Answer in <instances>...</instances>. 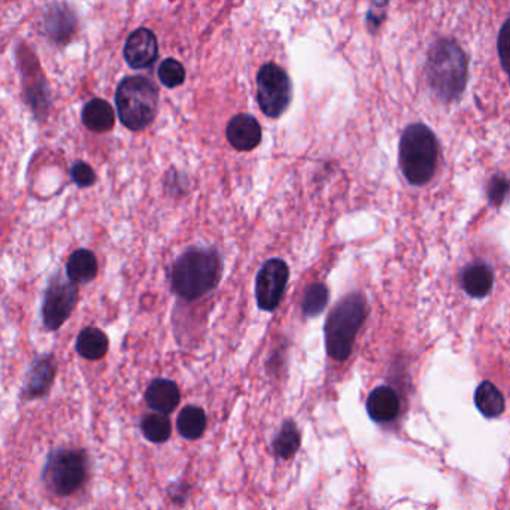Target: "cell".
<instances>
[{
  "label": "cell",
  "instance_id": "26",
  "mask_svg": "<svg viewBox=\"0 0 510 510\" xmlns=\"http://www.w3.org/2000/svg\"><path fill=\"white\" fill-rule=\"evenodd\" d=\"M71 178L80 188H89L96 183V174L85 162H75L71 167Z\"/></svg>",
  "mask_w": 510,
  "mask_h": 510
},
{
  "label": "cell",
  "instance_id": "4",
  "mask_svg": "<svg viewBox=\"0 0 510 510\" xmlns=\"http://www.w3.org/2000/svg\"><path fill=\"white\" fill-rule=\"evenodd\" d=\"M366 315V298L360 293L349 294L330 312L326 323V348L333 360L344 362L351 355Z\"/></svg>",
  "mask_w": 510,
  "mask_h": 510
},
{
  "label": "cell",
  "instance_id": "17",
  "mask_svg": "<svg viewBox=\"0 0 510 510\" xmlns=\"http://www.w3.org/2000/svg\"><path fill=\"white\" fill-rule=\"evenodd\" d=\"M145 399L149 408L158 413H169L178 406L181 396L176 383L167 379H157L149 385Z\"/></svg>",
  "mask_w": 510,
  "mask_h": 510
},
{
  "label": "cell",
  "instance_id": "27",
  "mask_svg": "<svg viewBox=\"0 0 510 510\" xmlns=\"http://www.w3.org/2000/svg\"><path fill=\"white\" fill-rule=\"evenodd\" d=\"M497 47L498 56H500V60H502L503 69L510 72V20L505 23V26L500 30Z\"/></svg>",
  "mask_w": 510,
  "mask_h": 510
},
{
  "label": "cell",
  "instance_id": "23",
  "mask_svg": "<svg viewBox=\"0 0 510 510\" xmlns=\"http://www.w3.org/2000/svg\"><path fill=\"white\" fill-rule=\"evenodd\" d=\"M300 447V434L298 427L291 421L282 425L281 433L275 440V452L282 458H291Z\"/></svg>",
  "mask_w": 510,
  "mask_h": 510
},
{
  "label": "cell",
  "instance_id": "14",
  "mask_svg": "<svg viewBox=\"0 0 510 510\" xmlns=\"http://www.w3.org/2000/svg\"><path fill=\"white\" fill-rule=\"evenodd\" d=\"M399 397L392 388L379 387L370 392L367 399V412L373 421H392L399 415Z\"/></svg>",
  "mask_w": 510,
  "mask_h": 510
},
{
  "label": "cell",
  "instance_id": "21",
  "mask_svg": "<svg viewBox=\"0 0 510 510\" xmlns=\"http://www.w3.org/2000/svg\"><path fill=\"white\" fill-rule=\"evenodd\" d=\"M206 429V415L196 406H187L179 413L178 430L184 438L197 439Z\"/></svg>",
  "mask_w": 510,
  "mask_h": 510
},
{
  "label": "cell",
  "instance_id": "28",
  "mask_svg": "<svg viewBox=\"0 0 510 510\" xmlns=\"http://www.w3.org/2000/svg\"><path fill=\"white\" fill-rule=\"evenodd\" d=\"M509 181L503 178H496L493 183H491V187H489V199L493 203H502L503 199L509 193Z\"/></svg>",
  "mask_w": 510,
  "mask_h": 510
},
{
  "label": "cell",
  "instance_id": "1",
  "mask_svg": "<svg viewBox=\"0 0 510 510\" xmlns=\"http://www.w3.org/2000/svg\"><path fill=\"white\" fill-rule=\"evenodd\" d=\"M222 270L217 252L208 248H192L175 261L170 281L179 298L196 300L217 287Z\"/></svg>",
  "mask_w": 510,
  "mask_h": 510
},
{
  "label": "cell",
  "instance_id": "12",
  "mask_svg": "<svg viewBox=\"0 0 510 510\" xmlns=\"http://www.w3.org/2000/svg\"><path fill=\"white\" fill-rule=\"evenodd\" d=\"M227 139L239 151H251L261 141V128L252 115H236L227 126Z\"/></svg>",
  "mask_w": 510,
  "mask_h": 510
},
{
  "label": "cell",
  "instance_id": "19",
  "mask_svg": "<svg viewBox=\"0 0 510 510\" xmlns=\"http://www.w3.org/2000/svg\"><path fill=\"white\" fill-rule=\"evenodd\" d=\"M109 348L107 335L98 327H85L77 337V353L85 360L98 362L105 357Z\"/></svg>",
  "mask_w": 510,
  "mask_h": 510
},
{
  "label": "cell",
  "instance_id": "25",
  "mask_svg": "<svg viewBox=\"0 0 510 510\" xmlns=\"http://www.w3.org/2000/svg\"><path fill=\"white\" fill-rule=\"evenodd\" d=\"M158 78H160L163 85H166L169 89H175V87L183 84L184 80H185V69L176 60L167 59L158 68Z\"/></svg>",
  "mask_w": 510,
  "mask_h": 510
},
{
  "label": "cell",
  "instance_id": "11",
  "mask_svg": "<svg viewBox=\"0 0 510 510\" xmlns=\"http://www.w3.org/2000/svg\"><path fill=\"white\" fill-rule=\"evenodd\" d=\"M157 38L148 29L135 30L124 45V59L133 69L149 68L157 60Z\"/></svg>",
  "mask_w": 510,
  "mask_h": 510
},
{
  "label": "cell",
  "instance_id": "6",
  "mask_svg": "<svg viewBox=\"0 0 510 510\" xmlns=\"http://www.w3.org/2000/svg\"><path fill=\"white\" fill-rule=\"evenodd\" d=\"M89 475V458L81 449L60 448L48 455L43 468V484L59 497L77 493Z\"/></svg>",
  "mask_w": 510,
  "mask_h": 510
},
{
  "label": "cell",
  "instance_id": "8",
  "mask_svg": "<svg viewBox=\"0 0 510 510\" xmlns=\"http://www.w3.org/2000/svg\"><path fill=\"white\" fill-rule=\"evenodd\" d=\"M257 100L260 109L270 118L284 114L291 100V84L284 69L264 64L257 75Z\"/></svg>",
  "mask_w": 510,
  "mask_h": 510
},
{
  "label": "cell",
  "instance_id": "20",
  "mask_svg": "<svg viewBox=\"0 0 510 510\" xmlns=\"http://www.w3.org/2000/svg\"><path fill=\"white\" fill-rule=\"evenodd\" d=\"M475 404L486 418H496L505 411V399L494 383L482 382L475 392Z\"/></svg>",
  "mask_w": 510,
  "mask_h": 510
},
{
  "label": "cell",
  "instance_id": "18",
  "mask_svg": "<svg viewBox=\"0 0 510 510\" xmlns=\"http://www.w3.org/2000/svg\"><path fill=\"white\" fill-rule=\"evenodd\" d=\"M461 284L468 296L477 298H485L493 288V270L484 263L470 264L463 272Z\"/></svg>",
  "mask_w": 510,
  "mask_h": 510
},
{
  "label": "cell",
  "instance_id": "13",
  "mask_svg": "<svg viewBox=\"0 0 510 510\" xmlns=\"http://www.w3.org/2000/svg\"><path fill=\"white\" fill-rule=\"evenodd\" d=\"M43 26L48 38H52L56 43H64L72 38L77 26V18L66 5H54L45 14Z\"/></svg>",
  "mask_w": 510,
  "mask_h": 510
},
{
  "label": "cell",
  "instance_id": "10",
  "mask_svg": "<svg viewBox=\"0 0 510 510\" xmlns=\"http://www.w3.org/2000/svg\"><path fill=\"white\" fill-rule=\"evenodd\" d=\"M57 364L52 354H42L34 358L23 387V397L26 400L41 399L47 396L56 378Z\"/></svg>",
  "mask_w": 510,
  "mask_h": 510
},
{
  "label": "cell",
  "instance_id": "22",
  "mask_svg": "<svg viewBox=\"0 0 510 510\" xmlns=\"http://www.w3.org/2000/svg\"><path fill=\"white\" fill-rule=\"evenodd\" d=\"M142 431H144L145 438L151 440V442H166L167 439H169L170 431H172L169 418L165 413L148 415L142 421Z\"/></svg>",
  "mask_w": 510,
  "mask_h": 510
},
{
  "label": "cell",
  "instance_id": "7",
  "mask_svg": "<svg viewBox=\"0 0 510 510\" xmlns=\"http://www.w3.org/2000/svg\"><path fill=\"white\" fill-rule=\"evenodd\" d=\"M80 298L78 285L60 273L48 282L42 300V323L48 332H56L75 311Z\"/></svg>",
  "mask_w": 510,
  "mask_h": 510
},
{
  "label": "cell",
  "instance_id": "5",
  "mask_svg": "<svg viewBox=\"0 0 510 510\" xmlns=\"http://www.w3.org/2000/svg\"><path fill=\"white\" fill-rule=\"evenodd\" d=\"M115 105L121 123L137 132L156 118L158 108L157 89L144 77L124 78L117 89Z\"/></svg>",
  "mask_w": 510,
  "mask_h": 510
},
{
  "label": "cell",
  "instance_id": "24",
  "mask_svg": "<svg viewBox=\"0 0 510 510\" xmlns=\"http://www.w3.org/2000/svg\"><path fill=\"white\" fill-rule=\"evenodd\" d=\"M328 302V289L326 285L314 284L307 289L303 298L302 309L307 316L319 315L326 309Z\"/></svg>",
  "mask_w": 510,
  "mask_h": 510
},
{
  "label": "cell",
  "instance_id": "15",
  "mask_svg": "<svg viewBox=\"0 0 510 510\" xmlns=\"http://www.w3.org/2000/svg\"><path fill=\"white\" fill-rule=\"evenodd\" d=\"M98 259L89 250H77L66 261V278L73 284H89L98 277Z\"/></svg>",
  "mask_w": 510,
  "mask_h": 510
},
{
  "label": "cell",
  "instance_id": "3",
  "mask_svg": "<svg viewBox=\"0 0 510 510\" xmlns=\"http://www.w3.org/2000/svg\"><path fill=\"white\" fill-rule=\"evenodd\" d=\"M400 167L413 185H424L438 166L439 145L434 133L424 124H412L400 139Z\"/></svg>",
  "mask_w": 510,
  "mask_h": 510
},
{
  "label": "cell",
  "instance_id": "16",
  "mask_svg": "<svg viewBox=\"0 0 510 510\" xmlns=\"http://www.w3.org/2000/svg\"><path fill=\"white\" fill-rule=\"evenodd\" d=\"M82 124L94 133H107L114 128L115 112L103 99H91L85 103L81 114Z\"/></svg>",
  "mask_w": 510,
  "mask_h": 510
},
{
  "label": "cell",
  "instance_id": "9",
  "mask_svg": "<svg viewBox=\"0 0 510 510\" xmlns=\"http://www.w3.org/2000/svg\"><path fill=\"white\" fill-rule=\"evenodd\" d=\"M288 277V266L282 260L272 259L263 264L255 281V298L260 309L269 312L277 309Z\"/></svg>",
  "mask_w": 510,
  "mask_h": 510
},
{
  "label": "cell",
  "instance_id": "2",
  "mask_svg": "<svg viewBox=\"0 0 510 510\" xmlns=\"http://www.w3.org/2000/svg\"><path fill=\"white\" fill-rule=\"evenodd\" d=\"M427 77L439 98L447 102L454 100L466 89L468 57L457 43L440 39L430 50Z\"/></svg>",
  "mask_w": 510,
  "mask_h": 510
}]
</instances>
